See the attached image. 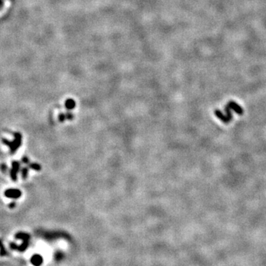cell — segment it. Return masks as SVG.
<instances>
[{"mask_svg": "<svg viewBox=\"0 0 266 266\" xmlns=\"http://www.w3.org/2000/svg\"><path fill=\"white\" fill-rule=\"evenodd\" d=\"M231 109H230V108H229V106H228V105H226V107H225V111H226V115H227L228 116V118H229V120H230V121H231V119H232V114H231Z\"/></svg>", "mask_w": 266, "mask_h": 266, "instance_id": "6", "label": "cell"}, {"mask_svg": "<svg viewBox=\"0 0 266 266\" xmlns=\"http://www.w3.org/2000/svg\"><path fill=\"white\" fill-rule=\"evenodd\" d=\"M27 174H28V169L27 168H23L22 170V178L23 179H26V177H27Z\"/></svg>", "mask_w": 266, "mask_h": 266, "instance_id": "7", "label": "cell"}, {"mask_svg": "<svg viewBox=\"0 0 266 266\" xmlns=\"http://www.w3.org/2000/svg\"><path fill=\"white\" fill-rule=\"evenodd\" d=\"M227 105L229 106V108L231 109H233L238 115H242L243 114V109H242V108L238 103H235L234 101H230Z\"/></svg>", "mask_w": 266, "mask_h": 266, "instance_id": "4", "label": "cell"}, {"mask_svg": "<svg viewBox=\"0 0 266 266\" xmlns=\"http://www.w3.org/2000/svg\"><path fill=\"white\" fill-rule=\"evenodd\" d=\"M30 167L31 168H33V169L37 170V171H39V170L41 169V166H40L37 163L30 164Z\"/></svg>", "mask_w": 266, "mask_h": 266, "instance_id": "8", "label": "cell"}, {"mask_svg": "<svg viewBox=\"0 0 266 266\" xmlns=\"http://www.w3.org/2000/svg\"><path fill=\"white\" fill-rule=\"evenodd\" d=\"M15 206V202H12L10 204V208H14Z\"/></svg>", "mask_w": 266, "mask_h": 266, "instance_id": "11", "label": "cell"}, {"mask_svg": "<svg viewBox=\"0 0 266 266\" xmlns=\"http://www.w3.org/2000/svg\"><path fill=\"white\" fill-rule=\"evenodd\" d=\"M22 161H23L24 163H27L29 162V160H28V158H26V157H24V158H22Z\"/></svg>", "mask_w": 266, "mask_h": 266, "instance_id": "10", "label": "cell"}, {"mask_svg": "<svg viewBox=\"0 0 266 266\" xmlns=\"http://www.w3.org/2000/svg\"><path fill=\"white\" fill-rule=\"evenodd\" d=\"M215 115H216V116H217V118L220 120V121H223V122L228 123L231 121L230 120H229V118H228L227 115H224V114H223L221 111L218 110V109L215 110Z\"/></svg>", "mask_w": 266, "mask_h": 266, "instance_id": "5", "label": "cell"}, {"mask_svg": "<svg viewBox=\"0 0 266 266\" xmlns=\"http://www.w3.org/2000/svg\"><path fill=\"white\" fill-rule=\"evenodd\" d=\"M21 195H22L21 191L16 189H9L4 192V196L8 198L17 199L20 197Z\"/></svg>", "mask_w": 266, "mask_h": 266, "instance_id": "2", "label": "cell"}, {"mask_svg": "<svg viewBox=\"0 0 266 266\" xmlns=\"http://www.w3.org/2000/svg\"><path fill=\"white\" fill-rule=\"evenodd\" d=\"M7 166H6L5 165H4V164H2V165L1 166V171H3V172H5V171L6 170H7Z\"/></svg>", "mask_w": 266, "mask_h": 266, "instance_id": "9", "label": "cell"}, {"mask_svg": "<svg viewBox=\"0 0 266 266\" xmlns=\"http://www.w3.org/2000/svg\"><path fill=\"white\" fill-rule=\"evenodd\" d=\"M19 166H20V164L17 161H13L12 163V168L10 170V177L14 181H16V179H17V173L19 169Z\"/></svg>", "mask_w": 266, "mask_h": 266, "instance_id": "3", "label": "cell"}, {"mask_svg": "<svg viewBox=\"0 0 266 266\" xmlns=\"http://www.w3.org/2000/svg\"><path fill=\"white\" fill-rule=\"evenodd\" d=\"M2 142L4 144L9 146L10 150V153L14 154L19 149V146L22 144V134L19 132L15 133L14 140L13 141H9L6 139H2Z\"/></svg>", "mask_w": 266, "mask_h": 266, "instance_id": "1", "label": "cell"}]
</instances>
